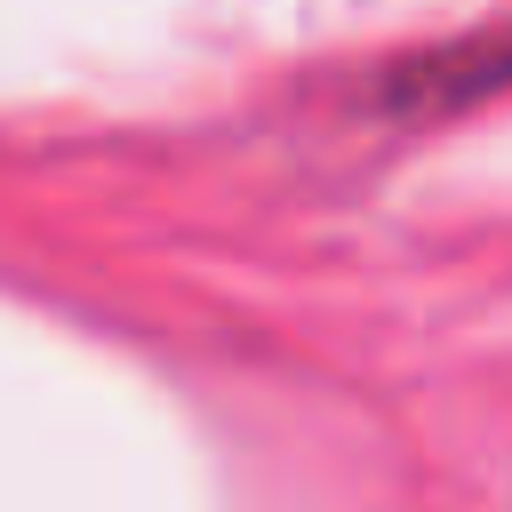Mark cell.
Returning a JSON list of instances; mask_svg holds the SVG:
<instances>
[{"label": "cell", "instance_id": "obj_1", "mask_svg": "<svg viewBox=\"0 0 512 512\" xmlns=\"http://www.w3.org/2000/svg\"><path fill=\"white\" fill-rule=\"evenodd\" d=\"M496 88H512V24H496V32H472V40H448V48H424V56L392 64V72H384V88H376V104H384V112L424 120V112L480 104V96H496Z\"/></svg>", "mask_w": 512, "mask_h": 512}]
</instances>
